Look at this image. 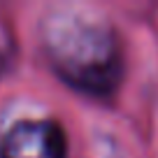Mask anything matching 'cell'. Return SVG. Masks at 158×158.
<instances>
[{"instance_id": "1", "label": "cell", "mask_w": 158, "mask_h": 158, "mask_svg": "<svg viewBox=\"0 0 158 158\" xmlns=\"http://www.w3.org/2000/svg\"><path fill=\"white\" fill-rule=\"evenodd\" d=\"M54 65L68 81L91 93H107L121 74V56L114 35L89 21L68 19L47 35Z\"/></svg>"}, {"instance_id": "2", "label": "cell", "mask_w": 158, "mask_h": 158, "mask_svg": "<svg viewBox=\"0 0 158 158\" xmlns=\"http://www.w3.org/2000/svg\"><path fill=\"white\" fill-rule=\"evenodd\" d=\"M68 144L54 121H19L0 144V158H65Z\"/></svg>"}]
</instances>
